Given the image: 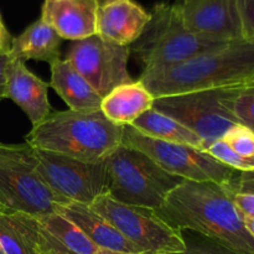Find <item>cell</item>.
I'll return each mask as SVG.
<instances>
[{
	"label": "cell",
	"instance_id": "cell-1",
	"mask_svg": "<svg viewBox=\"0 0 254 254\" xmlns=\"http://www.w3.org/2000/svg\"><path fill=\"white\" fill-rule=\"evenodd\" d=\"M155 212L176 230L197 232L237 254H254V238L227 186L184 180Z\"/></svg>",
	"mask_w": 254,
	"mask_h": 254
},
{
	"label": "cell",
	"instance_id": "cell-18",
	"mask_svg": "<svg viewBox=\"0 0 254 254\" xmlns=\"http://www.w3.org/2000/svg\"><path fill=\"white\" fill-rule=\"evenodd\" d=\"M51 67L50 87L71 111H98L102 98L67 59L57 60Z\"/></svg>",
	"mask_w": 254,
	"mask_h": 254
},
{
	"label": "cell",
	"instance_id": "cell-35",
	"mask_svg": "<svg viewBox=\"0 0 254 254\" xmlns=\"http://www.w3.org/2000/svg\"><path fill=\"white\" fill-rule=\"evenodd\" d=\"M0 254H5V253H4V251H2L1 246H0Z\"/></svg>",
	"mask_w": 254,
	"mask_h": 254
},
{
	"label": "cell",
	"instance_id": "cell-5",
	"mask_svg": "<svg viewBox=\"0 0 254 254\" xmlns=\"http://www.w3.org/2000/svg\"><path fill=\"white\" fill-rule=\"evenodd\" d=\"M222 45L192 34L176 4L159 2L151 9L150 20L131 49L143 64V72H149L181 64Z\"/></svg>",
	"mask_w": 254,
	"mask_h": 254
},
{
	"label": "cell",
	"instance_id": "cell-11",
	"mask_svg": "<svg viewBox=\"0 0 254 254\" xmlns=\"http://www.w3.org/2000/svg\"><path fill=\"white\" fill-rule=\"evenodd\" d=\"M130 46L113 44L99 35L72 41L66 59L103 99L114 88L131 83L128 72Z\"/></svg>",
	"mask_w": 254,
	"mask_h": 254
},
{
	"label": "cell",
	"instance_id": "cell-3",
	"mask_svg": "<svg viewBox=\"0 0 254 254\" xmlns=\"http://www.w3.org/2000/svg\"><path fill=\"white\" fill-rule=\"evenodd\" d=\"M124 127L98 111L51 112L25 136V143L40 150L71 156L87 163L103 161L123 141Z\"/></svg>",
	"mask_w": 254,
	"mask_h": 254
},
{
	"label": "cell",
	"instance_id": "cell-22",
	"mask_svg": "<svg viewBox=\"0 0 254 254\" xmlns=\"http://www.w3.org/2000/svg\"><path fill=\"white\" fill-rule=\"evenodd\" d=\"M0 246L5 254H37L32 236L31 215L0 213Z\"/></svg>",
	"mask_w": 254,
	"mask_h": 254
},
{
	"label": "cell",
	"instance_id": "cell-30",
	"mask_svg": "<svg viewBox=\"0 0 254 254\" xmlns=\"http://www.w3.org/2000/svg\"><path fill=\"white\" fill-rule=\"evenodd\" d=\"M9 61V54H0V102L6 98V66Z\"/></svg>",
	"mask_w": 254,
	"mask_h": 254
},
{
	"label": "cell",
	"instance_id": "cell-28",
	"mask_svg": "<svg viewBox=\"0 0 254 254\" xmlns=\"http://www.w3.org/2000/svg\"><path fill=\"white\" fill-rule=\"evenodd\" d=\"M233 201L242 215L254 218V193L233 192Z\"/></svg>",
	"mask_w": 254,
	"mask_h": 254
},
{
	"label": "cell",
	"instance_id": "cell-20",
	"mask_svg": "<svg viewBox=\"0 0 254 254\" xmlns=\"http://www.w3.org/2000/svg\"><path fill=\"white\" fill-rule=\"evenodd\" d=\"M154 97L140 81L122 84L102 99L104 116L118 126H130L136 118L153 108Z\"/></svg>",
	"mask_w": 254,
	"mask_h": 254
},
{
	"label": "cell",
	"instance_id": "cell-31",
	"mask_svg": "<svg viewBox=\"0 0 254 254\" xmlns=\"http://www.w3.org/2000/svg\"><path fill=\"white\" fill-rule=\"evenodd\" d=\"M11 35H10L6 26H5L1 15H0V54H9L10 47H11Z\"/></svg>",
	"mask_w": 254,
	"mask_h": 254
},
{
	"label": "cell",
	"instance_id": "cell-14",
	"mask_svg": "<svg viewBox=\"0 0 254 254\" xmlns=\"http://www.w3.org/2000/svg\"><path fill=\"white\" fill-rule=\"evenodd\" d=\"M50 83L32 73L22 60H11L6 66V98L21 108L32 127L51 114Z\"/></svg>",
	"mask_w": 254,
	"mask_h": 254
},
{
	"label": "cell",
	"instance_id": "cell-4",
	"mask_svg": "<svg viewBox=\"0 0 254 254\" xmlns=\"http://www.w3.org/2000/svg\"><path fill=\"white\" fill-rule=\"evenodd\" d=\"M108 192L113 200L158 210L184 179L161 169L146 154L122 143L106 159Z\"/></svg>",
	"mask_w": 254,
	"mask_h": 254
},
{
	"label": "cell",
	"instance_id": "cell-8",
	"mask_svg": "<svg viewBox=\"0 0 254 254\" xmlns=\"http://www.w3.org/2000/svg\"><path fill=\"white\" fill-rule=\"evenodd\" d=\"M122 143L143 151L166 173L184 180L212 181L233 191L240 178L241 171L220 163L205 150L149 138L130 126H124Z\"/></svg>",
	"mask_w": 254,
	"mask_h": 254
},
{
	"label": "cell",
	"instance_id": "cell-6",
	"mask_svg": "<svg viewBox=\"0 0 254 254\" xmlns=\"http://www.w3.org/2000/svg\"><path fill=\"white\" fill-rule=\"evenodd\" d=\"M34 148L0 141V210L42 216L68 200L56 195L36 173Z\"/></svg>",
	"mask_w": 254,
	"mask_h": 254
},
{
	"label": "cell",
	"instance_id": "cell-34",
	"mask_svg": "<svg viewBox=\"0 0 254 254\" xmlns=\"http://www.w3.org/2000/svg\"><path fill=\"white\" fill-rule=\"evenodd\" d=\"M114 1H118V0H97L99 6H103V5L111 4V2H114Z\"/></svg>",
	"mask_w": 254,
	"mask_h": 254
},
{
	"label": "cell",
	"instance_id": "cell-13",
	"mask_svg": "<svg viewBox=\"0 0 254 254\" xmlns=\"http://www.w3.org/2000/svg\"><path fill=\"white\" fill-rule=\"evenodd\" d=\"M31 227L37 254H94L99 250L57 212L31 216Z\"/></svg>",
	"mask_w": 254,
	"mask_h": 254
},
{
	"label": "cell",
	"instance_id": "cell-9",
	"mask_svg": "<svg viewBox=\"0 0 254 254\" xmlns=\"http://www.w3.org/2000/svg\"><path fill=\"white\" fill-rule=\"evenodd\" d=\"M91 208L135 246L140 254H171L186 250L181 231L161 220L155 210L118 202L107 193L97 198Z\"/></svg>",
	"mask_w": 254,
	"mask_h": 254
},
{
	"label": "cell",
	"instance_id": "cell-2",
	"mask_svg": "<svg viewBox=\"0 0 254 254\" xmlns=\"http://www.w3.org/2000/svg\"><path fill=\"white\" fill-rule=\"evenodd\" d=\"M138 81L154 98L254 86V42L242 40L225 44L181 64L141 72Z\"/></svg>",
	"mask_w": 254,
	"mask_h": 254
},
{
	"label": "cell",
	"instance_id": "cell-16",
	"mask_svg": "<svg viewBox=\"0 0 254 254\" xmlns=\"http://www.w3.org/2000/svg\"><path fill=\"white\" fill-rule=\"evenodd\" d=\"M150 12L133 0H118L99 6L97 35L121 46H130L143 34Z\"/></svg>",
	"mask_w": 254,
	"mask_h": 254
},
{
	"label": "cell",
	"instance_id": "cell-19",
	"mask_svg": "<svg viewBox=\"0 0 254 254\" xmlns=\"http://www.w3.org/2000/svg\"><path fill=\"white\" fill-rule=\"evenodd\" d=\"M61 36L40 17L19 36L12 39L9 57L22 61L35 60L51 64L61 59Z\"/></svg>",
	"mask_w": 254,
	"mask_h": 254
},
{
	"label": "cell",
	"instance_id": "cell-10",
	"mask_svg": "<svg viewBox=\"0 0 254 254\" xmlns=\"http://www.w3.org/2000/svg\"><path fill=\"white\" fill-rule=\"evenodd\" d=\"M36 173L56 195L91 206L108 192L106 160L87 163L71 156L34 148Z\"/></svg>",
	"mask_w": 254,
	"mask_h": 254
},
{
	"label": "cell",
	"instance_id": "cell-26",
	"mask_svg": "<svg viewBox=\"0 0 254 254\" xmlns=\"http://www.w3.org/2000/svg\"><path fill=\"white\" fill-rule=\"evenodd\" d=\"M223 140L235 153L248 160H254V131L242 124H237L226 133Z\"/></svg>",
	"mask_w": 254,
	"mask_h": 254
},
{
	"label": "cell",
	"instance_id": "cell-17",
	"mask_svg": "<svg viewBox=\"0 0 254 254\" xmlns=\"http://www.w3.org/2000/svg\"><path fill=\"white\" fill-rule=\"evenodd\" d=\"M56 212L79 228L96 247L116 252L140 254L135 246L124 238L106 218L91 208V206L67 201L59 205Z\"/></svg>",
	"mask_w": 254,
	"mask_h": 254
},
{
	"label": "cell",
	"instance_id": "cell-29",
	"mask_svg": "<svg viewBox=\"0 0 254 254\" xmlns=\"http://www.w3.org/2000/svg\"><path fill=\"white\" fill-rule=\"evenodd\" d=\"M233 192L254 193V171L241 173Z\"/></svg>",
	"mask_w": 254,
	"mask_h": 254
},
{
	"label": "cell",
	"instance_id": "cell-36",
	"mask_svg": "<svg viewBox=\"0 0 254 254\" xmlns=\"http://www.w3.org/2000/svg\"><path fill=\"white\" fill-rule=\"evenodd\" d=\"M0 213H2V212H1V210H0Z\"/></svg>",
	"mask_w": 254,
	"mask_h": 254
},
{
	"label": "cell",
	"instance_id": "cell-25",
	"mask_svg": "<svg viewBox=\"0 0 254 254\" xmlns=\"http://www.w3.org/2000/svg\"><path fill=\"white\" fill-rule=\"evenodd\" d=\"M181 233L186 250L184 252L171 254H237L193 231L181 230Z\"/></svg>",
	"mask_w": 254,
	"mask_h": 254
},
{
	"label": "cell",
	"instance_id": "cell-21",
	"mask_svg": "<svg viewBox=\"0 0 254 254\" xmlns=\"http://www.w3.org/2000/svg\"><path fill=\"white\" fill-rule=\"evenodd\" d=\"M130 127L149 138L169 143L184 144L203 150L202 140L193 131L171 117L153 108L136 118Z\"/></svg>",
	"mask_w": 254,
	"mask_h": 254
},
{
	"label": "cell",
	"instance_id": "cell-24",
	"mask_svg": "<svg viewBox=\"0 0 254 254\" xmlns=\"http://www.w3.org/2000/svg\"><path fill=\"white\" fill-rule=\"evenodd\" d=\"M205 151L220 163L225 164V165L230 166L235 170L241 171V173L254 171V160H248V159L238 155L228 146V144L223 139H220V140L211 144Z\"/></svg>",
	"mask_w": 254,
	"mask_h": 254
},
{
	"label": "cell",
	"instance_id": "cell-12",
	"mask_svg": "<svg viewBox=\"0 0 254 254\" xmlns=\"http://www.w3.org/2000/svg\"><path fill=\"white\" fill-rule=\"evenodd\" d=\"M184 24L207 41L230 44L242 41L237 0H178Z\"/></svg>",
	"mask_w": 254,
	"mask_h": 254
},
{
	"label": "cell",
	"instance_id": "cell-32",
	"mask_svg": "<svg viewBox=\"0 0 254 254\" xmlns=\"http://www.w3.org/2000/svg\"><path fill=\"white\" fill-rule=\"evenodd\" d=\"M243 217V222H245L246 228H247L248 232L251 233V236L254 238V218L252 217H248V216L242 215Z\"/></svg>",
	"mask_w": 254,
	"mask_h": 254
},
{
	"label": "cell",
	"instance_id": "cell-15",
	"mask_svg": "<svg viewBox=\"0 0 254 254\" xmlns=\"http://www.w3.org/2000/svg\"><path fill=\"white\" fill-rule=\"evenodd\" d=\"M97 0H47L41 9V19L62 40L87 39L97 34Z\"/></svg>",
	"mask_w": 254,
	"mask_h": 254
},
{
	"label": "cell",
	"instance_id": "cell-7",
	"mask_svg": "<svg viewBox=\"0 0 254 254\" xmlns=\"http://www.w3.org/2000/svg\"><path fill=\"white\" fill-rule=\"evenodd\" d=\"M237 89H207L159 97L154 99L153 109L193 131L206 150L240 124L231 111V99Z\"/></svg>",
	"mask_w": 254,
	"mask_h": 254
},
{
	"label": "cell",
	"instance_id": "cell-37",
	"mask_svg": "<svg viewBox=\"0 0 254 254\" xmlns=\"http://www.w3.org/2000/svg\"><path fill=\"white\" fill-rule=\"evenodd\" d=\"M45 1H47V0H45Z\"/></svg>",
	"mask_w": 254,
	"mask_h": 254
},
{
	"label": "cell",
	"instance_id": "cell-27",
	"mask_svg": "<svg viewBox=\"0 0 254 254\" xmlns=\"http://www.w3.org/2000/svg\"><path fill=\"white\" fill-rule=\"evenodd\" d=\"M243 40L254 42V0H237Z\"/></svg>",
	"mask_w": 254,
	"mask_h": 254
},
{
	"label": "cell",
	"instance_id": "cell-33",
	"mask_svg": "<svg viewBox=\"0 0 254 254\" xmlns=\"http://www.w3.org/2000/svg\"><path fill=\"white\" fill-rule=\"evenodd\" d=\"M94 254H135V253H126V252H116V251H109V250H102L99 248Z\"/></svg>",
	"mask_w": 254,
	"mask_h": 254
},
{
	"label": "cell",
	"instance_id": "cell-23",
	"mask_svg": "<svg viewBox=\"0 0 254 254\" xmlns=\"http://www.w3.org/2000/svg\"><path fill=\"white\" fill-rule=\"evenodd\" d=\"M231 111L238 123L254 131V86L240 88L231 99Z\"/></svg>",
	"mask_w": 254,
	"mask_h": 254
}]
</instances>
